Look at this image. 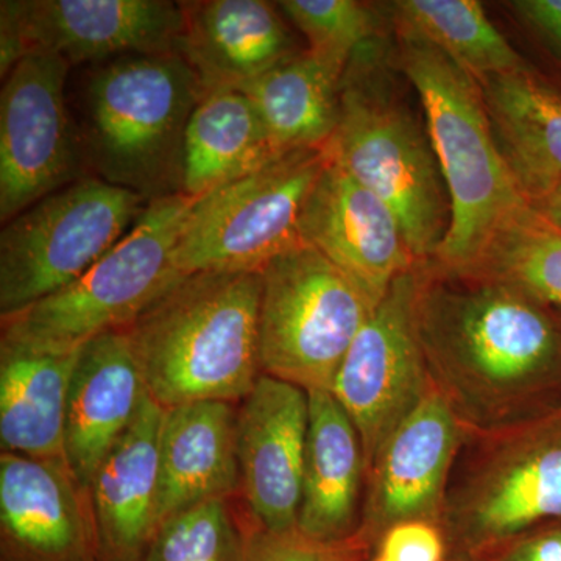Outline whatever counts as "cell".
<instances>
[{
	"instance_id": "obj_12",
	"label": "cell",
	"mask_w": 561,
	"mask_h": 561,
	"mask_svg": "<svg viewBox=\"0 0 561 561\" xmlns=\"http://www.w3.org/2000/svg\"><path fill=\"white\" fill-rule=\"evenodd\" d=\"M69 65L35 50L3 79L0 94V220H13L80 176V146L66 106Z\"/></svg>"
},
{
	"instance_id": "obj_26",
	"label": "cell",
	"mask_w": 561,
	"mask_h": 561,
	"mask_svg": "<svg viewBox=\"0 0 561 561\" xmlns=\"http://www.w3.org/2000/svg\"><path fill=\"white\" fill-rule=\"evenodd\" d=\"M343 66L305 49L242 88L280 153L324 149L341 117Z\"/></svg>"
},
{
	"instance_id": "obj_14",
	"label": "cell",
	"mask_w": 561,
	"mask_h": 561,
	"mask_svg": "<svg viewBox=\"0 0 561 561\" xmlns=\"http://www.w3.org/2000/svg\"><path fill=\"white\" fill-rule=\"evenodd\" d=\"M467 427L432 382L426 397L391 432L367 472L360 531L378 545L400 523L440 526L454 463Z\"/></svg>"
},
{
	"instance_id": "obj_35",
	"label": "cell",
	"mask_w": 561,
	"mask_h": 561,
	"mask_svg": "<svg viewBox=\"0 0 561 561\" xmlns=\"http://www.w3.org/2000/svg\"><path fill=\"white\" fill-rule=\"evenodd\" d=\"M531 208L540 214L542 220L561 231V183Z\"/></svg>"
},
{
	"instance_id": "obj_24",
	"label": "cell",
	"mask_w": 561,
	"mask_h": 561,
	"mask_svg": "<svg viewBox=\"0 0 561 561\" xmlns=\"http://www.w3.org/2000/svg\"><path fill=\"white\" fill-rule=\"evenodd\" d=\"M77 354L35 353L0 343L2 453L66 460V404Z\"/></svg>"
},
{
	"instance_id": "obj_3",
	"label": "cell",
	"mask_w": 561,
	"mask_h": 561,
	"mask_svg": "<svg viewBox=\"0 0 561 561\" xmlns=\"http://www.w3.org/2000/svg\"><path fill=\"white\" fill-rule=\"evenodd\" d=\"M397 33L398 69L419 94L451 214L432 261L471 271L502 225L530 203L502 158L479 81L427 41Z\"/></svg>"
},
{
	"instance_id": "obj_17",
	"label": "cell",
	"mask_w": 561,
	"mask_h": 561,
	"mask_svg": "<svg viewBox=\"0 0 561 561\" xmlns=\"http://www.w3.org/2000/svg\"><path fill=\"white\" fill-rule=\"evenodd\" d=\"M301 239L350 276L375 306L394 279L419 265L390 206L330 161L302 210Z\"/></svg>"
},
{
	"instance_id": "obj_2",
	"label": "cell",
	"mask_w": 561,
	"mask_h": 561,
	"mask_svg": "<svg viewBox=\"0 0 561 561\" xmlns=\"http://www.w3.org/2000/svg\"><path fill=\"white\" fill-rule=\"evenodd\" d=\"M260 273L180 276L127 328L147 393L164 409L241 404L261 378Z\"/></svg>"
},
{
	"instance_id": "obj_29",
	"label": "cell",
	"mask_w": 561,
	"mask_h": 561,
	"mask_svg": "<svg viewBox=\"0 0 561 561\" xmlns=\"http://www.w3.org/2000/svg\"><path fill=\"white\" fill-rule=\"evenodd\" d=\"M251 526L241 496L202 502L162 522L142 561H245Z\"/></svg>"
},
{
	"instance_id": "obj_36",
	"label": "cell",
	"mask_w": 561,
	"mask_h": 561,
	"mask_svg": "<svg viewBox=\"0 0 561 561\" xmlns=\"http://www.w3.org/2000/svg\"><path fill=\"white\" fill-rule=\"evenodd\" d=\"M368 561H387L386 559H382V557L376 556V553H373V557Z\"/></svg>"
},
{
	"instance_id": "obj_13",
	"label": "cell",
	"mask_w": 561,
	"mask_h": 561,
	"mask_svg": "<svg viewBox=\"0 0 561 561\" xmlns=\"http://www.w3.org/2000/svg\"><path fill=\"white\" fill-rule=\"evenodd\" d=\"M416 267L394 279L350 346L331 393L359 432L367 472L432 386L415 323Z\"/></svg>"
},
{
	"instance_id": "obj_15",
	"label": "cell",
	"mask_w": 561,
	"mask_h": 561,
	"mask_svg": "<svg viewBox=\"0 0 561 561\" xmlns=\"http://www.w3.org/2000/svg\"><path fill=\"white\" fill-rule=\"evenodd\" d=\"M0 560L102 561L90 489L68 461L2 453Z\"/></svg>"
},
{
	"instance_id": "obj_1",
	"label": "cell",
	"mask_w": 561,
	"mask_h": 561,
	"mask_svg": "<svg viewBox=\"0 0 561 561\" xmlns=\"http://www.w3.org/2000/svg\"><path fill=\"white\" fill-rule=\"evenodd\" d=\"M415 323L434 386L470 431L507 430L559 411L561 330L511 284L416 265Z\"/></svg>"
},
{
	"instance_id": "obj_19",
	"label": "cell",
	"mask_w": 561,
	"mask_h": 561,
	"mask_svg": "<svg viewBox=\"0 0 561 561\" xmlns=\"http://www.w3.org/2000/svg\"><path fill=\"white\" fill-rule=\"evenodd\" d=\"M146 394L127 331L106 332L77 354L66 404L65 457L88 489Z\"/></svg>"
},
{
	"instance_id": "obj_5",
	"label": "cell",
	"mask_w": 561,
	"mask_h": 561,
	"mask_svg": "<svg viewBox=\"0 0 561 561\" xmlns=\"http://www.w3.org/2000/svg\"><path fill=\"white\" fill-rule=\"evenodd\" d=\"M205 95L179 55L102 62L83 95L84 154L99 179L149 202L183 194L184 136Z\"/></svg>"
},
{
	"instance_id": "obj_27",
	"label": "cell",
	"mask_w": 561,
	"mask_h": 561,
	"mask_svg": "<svg viewBox=\"0 0 561 561\" xmlns=\"http://www.w3.org/2000/svg\"><path fill=\"white\" fill-rule=\"evenodd\" d=\"M391 11L397 28L427 41L479 83L529 69L476 0H400Z\"/></svg>"
},
{
	"instance_id": "obj_25",
	"label": "cell",
	"mask_w": 561,
	"mask_h": 561,
	"mask_svg": "<svg viewBox=\"0 0 561 561\" xmlns=\"http://www.w3.org/2000/svg\"><path fill=\"white\" fill-rule=\"evenodd\" d=\"M241 91L208 92L184 136L183 194L201 198L283 157Z\"/></svg>"
},
{
	"instance_id": "obj_30",
	"label": "cell",
	"mask_w": 561,
	"mask_h": 561,
	"mask_svg": "<svg viewBox=\"0 0 561 561\" xmlns=\"http://www.w3.org/2000/svg\"><path fill=\"white\" fill-rule=\"evenodd\" d=\"M278 7L308 41V50L343 68L360 46L381 36L375 11L354 0H284Z\"/></svg>"
},
{
	"instance_id": "obj_6",
	"label": "cell",
	"mask_w": 561,
	"mask_h": 561,
	"mask_svg": "<svg viewBox=\"0 0 561 561\" xmlns=\"http://www.w3.org/2000/svg\"><path fill=\"white\" fill-rule=\"evenodd\" d=\"M561 522V409L507 430H467L440 527L449 559L479 560Z\"/></svg>"
},
{
	"instance_id": "obj_32",
	"label": "cell",
	"mask_w": 561,
	"mask_h": 561,
	"mask_svg": "<svg viewBox=\"0 0 561 561\" xmlns=\"http://www.w3.org/2000/svg\"><path fill=\"white\" fill-rule=\"evenodd\" d=\"M387 561H448L445 531L427 522L400 523L383 531L375 548Z\"/></svg>"
},
{
	"instance_id": "obj_28",
	"label": "cell",
	"mask_w": 561,
	"mask_h": 561,
	"mask_svg": "<svg viewBox=\"0 0 561 561\" xmlns=\"http://www.w3.org/2000/svg\"><path fill=\"white\" fill-rule=\"evenodd\" d=\"M471 272L511 284L548 308H561V231L527 206L502 225Z\"/></svg>"
},
{
	"instance_id": "obj_4",
	"label": "cell",
	"mask_w": 561,
	"mask_h": 561,
	"mask_svg": "<svg viewBox=\"0 0 561 561\" xmlns=\"http://www.w3.org/2000/svg\"><path fill=\"white\" fill-rule=\"evenodd\" d=\"M381 36L354 51L343 73L341 117L328 161L378 195L400 220L416 264L435 260L449 201L426 125L391 80Z\"/></svg>"
},
{
	"instance_id": "obj_18",
	"label": "cell",
	"mask_w": 561,
	"mask_h": 561,
	"mask_svg": "<svg viewBox=\"0 0 561 561\" xmlns=\"http://www.w3.org/2000/svg\"><path fill=\"white\" fill-rule=\"evenodd\" d=\"M181 5L184 28L176 55L194 70L206 94L241 91L301 51L278 3L203 0Z\"/></svg>"
},
{
	"instance_id": "obj_20",
	"label": "cell",
	"mask_w": 561,
	"mask_h": 561,
	"mask_svg": "<svg viewBox=\"0 0 561 561\" xmlns=\"http://www.w3.org/2000/svg\"><path fill=\"white\" fill-rule=\"evenodd\" d=\"M165 409L149 393L90 485L102 561H142L158 529L160 440Z\"/></svg>"
},
{
	"instance_id": "obj_16",
	"label": "cell",
	"mask_w": 561,
	"mask_h": 561,
	"mask_svg": "<svg viewBox=\"0 0 561 561\" xmlns=\"http://www.w3.org/2000/svg\"><path fill=\"white\" fill-rule=\"evenodd\" d=\"M309 430V393L261 375L238 404L241 500L265 530L297 529Z\"/></svg>"
},
{
	"instance_id": "obj_33",
	"label": "cell",
	"mask_w": 561,
	"mask_h": 561,
	"mask_svg": "<svg viewBox=\"0 0 561 561\" xmlns=\"http://www.w3.org/2000/svg\"><path fill=\"white\" fill-rule=\"evenodd\" d=\"M474 561H561V523L524 534Z\"/></svg>"
},
{
	"instance_id": "obj_21",
	"label": "cell",
	"mask_w": 561,
	"mask_h": 561,
	"mask_svg": "<svg viewBox=\"0 0 561 561\" xmlns=\"http://www.w3.org/2000/svg\"><path fill=\"white\" fill-rule=\"evenodd\" d=\"M232 496H241L238 404L197 401L165 409L158 526L202 502Z\"/></svg>"
},
{
	"instance_id": "obj_10",
	"label": "cell",
	"mask_w": 561,
	"mask_h": 561,
	"mask_svg": "<svg viewBox=\"0 0 561 561\" xmlns=\"http://www.w3.org/2000/svg\"><path fill=\"white\" fill-rule=\"evenodd\" d=\"M327 162L324 149L289 151L197 198L173 250L175 271L260 273L300 247L302 210Z\"/></svg>"
},
{
	"instance_id": "obj_7",
	"label": "cell",
	"mask_w": 561,
	"mask_h": 561,
	"mask_svg": "<svg viewBox=\"0 0 561 561\" xmlns=\"http://www.w3.org/2000/svg\"><path fill=\"white\" fill-rule=\"evenodd\" d=\"M197 198L169 195L149 202L130 232L90 271L2 319L0 343L47 354H73L111 331L127 330L180 273L173 250Z\"/></svg>"
},
{
	"instance_id": "obj_8",
	"label": "cell",
	"mask_w": 561,
	"mask_h": 561,
	"mask_svg": "<svg viewBox=\"0 0 561 561\" xmlns=\"http://www.w3.org/2000/svg\"><path fill=\"white\" fill-rule=\"evenodd\" d=\"M149 201L83 176L47 195L0 232V319L65 289L113 250Z\"/></svg>"
},
{
	"instance_id": "obj_9",
	"label": "cell",
	"mask_w": 561,
	"mask_h": 561,
	"mask_svg": "<svg viewBox=\"0 0 561 561\" xmlns=\"http://www.w3.org/2000/svg\"><path fill=\"white\" fill-rule=\"evenodd\" d=\"M261 278L262 375L306 391H331L376 306L337 265L306 243L265 265Z\"/></svg>"
},
{
	"instance_id": "obj_11",
	"label": "cell",
	"mask_w": 561,
	"mask_h": 561,
	"mask_svg": "<svg viewBox=\"0 0 561 561\" xmlns=\"http://www.w3.org/2000/svg\"><path fill=\"white\" fill-rule=\"evenodd\" d=\"M183 28V5L168 0H2L0 73L35 50L70 66L176 55Z\"/></svg>"
},
{
	"instance_id": "obj_23",
	"label": "cell",
	"mask_w": 561,
	"mask_h": 561,
	"mask_svg": "<svg viewBox=\"0 0 561 561\" xmlns=\"http://www.w3.org/2000/svg\"><path fill=\"white\" fill-rule=\"evenodd\" d=\"M479 84L502 158L535 205L561 183V92L530 68Z\"/></svg>"
},
{
	"instance_id": "obj_34",
	"label": "cell",
	"mask_w": 561,
	"mask_h": 561,
	"mask_svg": "<svg viewBox=\"0 0 561 561\" xmlns=\"http://www.w3.org/2000/svg\"><path fill=\"white\" fill-rule=\"evenodd\" d=\"M512 9L561 57V0H519Z\"/></svg>"
},
{
	"instance_id": "obj_37",
	"label": "cell",
	"mask_w": 561,
	"mask_h": 561,
	"mask_svg": "<svg viewBox=\"0 0 561 561\" xmlns=\"http://www.w3.org/2000/svg\"><path fill=\"white\" fill-rule=\"evenodd\" d=\"M448 561H474V560H465V559H449Z\"/></svg>"
},
{
	"instance_id": "obj_31",
	"label": "cell",
	"mask_w": 561,
	"mask_h": 561,
	"mask_svg": "<svg viewBox=\"0 0 561 561\" xmlns=\"http://www.w3.org/2000/svg\"><path fill=\"white\" fill-rule=\"evenodd\" d=\"M375 545L362 531L342 541H319L298 529L272 531L251 526L245 561H368Z\"/></svg>"
},
{
	"instance_id": "obj_22",
	"label": "cell",
	"mask_w": 561,
	"mask_h": 561,
	"mask_svg": "<svg viewBox=\"0 0 561 561\" xmlns=\"http://www.w3.org/2000/svg\"><path fill=\"white\" fill-rule=\"evenodd\" d=\"M309 393L302 493L297 529L319 541H342L360 530L367 463L353 421L331 391Z\"/></svg>"
}]
</instances>
